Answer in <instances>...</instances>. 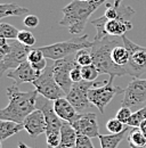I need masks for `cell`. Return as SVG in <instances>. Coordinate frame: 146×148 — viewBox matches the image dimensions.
<instances>
[{"mask_svg":"<svg viewBox=\"0 0 146 148\" xmlns=\"http://www.w3.org/2000/svg\"><path fill=\"white\" fill-rule=\"evenodd\" d=\"M39 92L22 91L17 84L7 88L8 105L0 111V120L23 123L24 120L36 110V100Z\"/></svg>","mask_w":146,"mask_h":148,"instance_id":"6da1fadb","label":"cell"},{"mask_svg":"<svg viewBox=\"0 0 146 148\" xmlns=\"http://www.w3.org/2000/svg\"><path fill=\"white\" fill-rule=\"evenodd\" d=\"M119 45H123L122 37L107 36L102 40H92L90 48L92 64L101 74H109L111 76H123L127 74L125 67L118 66L112 59V51Z\"/></svg>","mask_w":146,"mask_h":148,"instance_id":"7a4b0ae2","label":"cell"},{"mask_svg":"<svg viewBox=\"0 0 146 148\" xmlns=\"http://www.w3.org/2000/svg\"><path fill=\"white\" fill-rule=\"evenodd\" d=\"M107 0H90L79 1L72 0L63 9V18L59 21V25L69 29L71 34H80L85 30V26L92 13L97 10Z\"/></svg>","mask_w":146,"mask_h":148,"instance_id":"3957f363","label":"cell"},{"mask_svg":"<svg viewBox=\"0 0 146 148\" xmlns=\"http://www.w3.org/2000/svg\"><path fill=\"white\" fill-rule=\"evenodd\" d=\"M88 38H89L88 34H85L82 37L56 42L53 45H48V46H43V47H39V48L43 53L46 58L55 62V60L63 59V58L69 57L71 55H75L79 50L90 49L92 47V41H90Z\"/></svg>","mask_w":146,"mask_h":148,"instance_id":"277c9868","label":"cell"},{"mask_svg":"<svg viewBox=\"0 0 146 148\" xmlns=\"http://www.w3.org/2000/svg\"><path fill=\"white\" fill-rule=\"evenodd\" d=\"M91 24L96 27V36L94 40H102L105 37H123L126 32L132 29L131 21L125 18L105 19L103 16L91 19Z\"/></svg>","mask_w":146,"mask_h":148,"instance_id":"5b68a950","label":"cell"},{"mask_svg":"<svg viewBox=\"0 0 146 148\" xmlns=\"http://www.w3.org/2000/svg\"><path fill=\"white\" fill-rule=\"evenodd\" d=\"M123 45L129 51V62L125 66L127 74L134 77H140L146 73V47L132 42L126 36L122 37Z\"/></svg>","mask_w":146,"mask_h":148,"instance_id":"8992f818","label":"cell"},{"mask_svg":"<svg viewBox=\"0 0 146 148\" xmlns=\"http://www.w3.org/2000/svg\"><path fill=\"white\" fill-rule=\"evenodd\" d=\"M105 82L106 81L89 82V81H83V80L80 82H75L72 84L71 90L69 91V93L65 97L72 104L73 107L75 108V111L78 113H87L91 105L90 101H89V97H88L89 90L91 88L103 86Z\"/></svg>","mask_w":146,"mask_h":148,"instance_id":"52a82bcc","label":"cell"},{"mask_svg":"<svg viewBox=\"0 0 146 148\" xmlns=\"http://www.w3.org/2000/svg\"><path fill=\"white\" fill-rule=\"evenodd\" d=\"M36 88V90L41 95L43 98L48 100L55 101L58 98H63L66 96L64 90L59 87L57 81L55 80L54 73H53V65H48L45 71L40 74V76L33 81L32 83Z\"/></svg>","mask_w":146,"mask_h":148,"instance_id":"ba28073f","label":"cell"},{"mask_svg":"<svg viewBox=\"0 0 146 148\" xmlns=\"http://www.w3.org/2000/svg\"><path fill=\"white\" fill-rule=\"evenodd\" d=\"M123 92L125 90L114 84V76H110V80H107L103 86L91 88L88 93V97L91 105L96 106L98 111L103 114L105 107L111 103L113 97L118 93Z\"/></svg>","mask_w":146,"mask_h":148,"instance_id":"9c48e42d","label":"cell"},{"mask_svg":"<svg viewBox=\"0 0 146 148\" xmlns=\"http://www.w3.org/2000/svg\"><path fill=\"white\" fill-rule=\"evenodd\" d=\"M10 45V50L6 56L0 57V75L8 70H14L22 63L28 60V55L31 50L30 47L24 46L18 40H8Z\"/></svg>","mask_w":146,"mask_h":148,"instance_id":"30bf717a","label":"cell"},{"mask_svg":"<svg viewBox=\"0 0 146 148\" xmlns=\"http://www.w3.org/2000/svg\"><path fill=\"white\" fill-rule=\"evenodd\" d=\"M78 66L75 55H71L63 59L55 60L53 64V73L55 80L59 84V87L64 90V92L69 93L72 88V80H71V72L74 67Z\"/></svg>","mask_w":146,"mask_h":148,"instance_id":"8fae6325","label":"cell"},{"mask_svg":"<svg viewBox=\"0 0 146 148\" xmlns=\"http://www.w3.org/2000/svg\"><path fill=\"white\" fill-rule=\"evenodd\" d=\"M144 103H146V79L135 77L125 89L122 106L134 108Z\"/></svg>","mask_w":146,"mask_h":148,"instance_id":"7c38bea8","label":"cell"},{"mask_svg":"<svg viewBox=\"0 0 146 148\" xmlns=\"http://www.w3.org/2000/svg\"><path fill=\"white\" fill-rule=\"evenodd\" d=\"M78 134H83L89 138L99 137V128L97 122V115L95 113H78L70 121Z\"/></svg>","mask_w":146,"mask_h":148,"instance_id":"4fadbf2b","label":"cell"},{"mask_svg":"<svg viewBox=\"0 0 146 148\" xmlns=\"http://www.w3.org/2000/svg\"><path fill=\"white\" fill-rule=\"evenodd\" d=\"M36 108L41 110L43 115H45V120H46V124H47V130H46V136L49 134H56V133H61V129L63 127V120L56 114L54 110V105H52L49 103L48 99L42 98L40 99L38 97L36 100Z\"/></svg>","mask_w":146,"mask_h":148,"instance_id":"5bb4252c","label":"cell"},{"mask_svg":"<svg viewBox=\"0 0 146 148\" xmlns=\"http://www.w3.org/2000/svg\"><path fill=\"white\" fill-rule=\"evenodd\" d=\"M24 130L30 134V137L36 138L42 133H46L47 124L45 120V115L41 110L36 108L34 112H32L23 122Z\"/></svg>","mask_w":146,"mask_h":148,"instance_id":"9a60e30c","label":"cell"},{"mask_svg":"<svg viewBox=\"0 0 146 148\" xmlns=\"http://www.w3.org/2000/svg\"><path fill=\"white\" fill-rule=\"evenodd\" d=\"M42 72H38L36 70H34L32 67V65L25 60L24 63H22L18 67L8 71L7 76L12 80H14L15 84H21L24 82H31L33 83V81H36V79L40 76V74Z\"/></svg>","mask_w":146,"mask_h":148,"instance_id":"2e32d148","label":"cell"},{"mask_svg":"<svg viewBox=\"0 0 146 148\" xmlns=\"http://www.w3.org/2000/svg\"><path fill=\"white\" fill-rule=\"evenodd\" d=\"M54 110L56 114L64 121V122H70L73 117L78 114L73 105L67 100L66 97L58 98L54 101Z\"/></svg>","mask_w":146,"mask_h":148,"instance_id":"e0dca14e","label":"cell"},{"mask_svg":"<svg viewBox=\"0 0 146 148\" xmlns=\"http://www.w3.org/2000/svg\"><path fill=\"white\" fill-rule=\"evenodd\" d=\"M78 133L70 122H64L61 129V144L57 148H73L75 147Z\"/></svg>","mask_w":146,"mask_h":148,"instance_id":"ac0fdd59","label":"cell"},{"mask_svg":"<svg viewBox=\"0 0 146 148\" xmlns=\"http://www.w3.org/2000/svg\"><path fill=\"white\" fill-rule=\"evenodd\" d=\"M23 129H24L23 123L1 120L0 121V140H1V143L5 141L6 139H8L9 137L18 133L21 130Z\"/></svg>","mask_w":146,"mask_h":148,"instance_id":"d6986e66","label":"cell"},{"mask_svg":"<svg viewBox=\"0 0 146 148\" xmlns=\"http://www.w3.org/2000/svg\"><path fill=\"white\" fill-rule=\"evenodd\" d=\"M29 9L21 7L16 3H1L0 5V18L9 17V16H23L28 15Z\"/></svg>","mask_w":146,"mask_h":148,"instance_id":"ffe728a7","label":"cell"},{"mask_svg":"<svg viewBox=\"0 0 146 148\" xmlns=\"http://www.w3.org/2000/svg\"><path fill=\"white\" fill-rule=\"evenodd\" d=\"M127 130L125 129L122 132L120 133H115V134H99L98 139H99V143H101V146L102 148H116L119 146V144L123 140L126 133H127Z\"/></svg>","mask_w":146,"mask_h":148,"instance_id":"44dd1931","label":"cell"},{"mask_svg":"<svg viewBox=\"0 0 146 148\" xmlns=\"http://www.w3.org/2000/svg\"><path fill=\"white\" fill-rule=\"evenodd\" d=\"M127 140L130 148H146V134L139 128L131 130Z\"/></svg>","mask_w":146,"mask_h":148,"instance_id":"7402d4cb","label":"cell"},{"mask_svg":"<svg viewBox=\"0 0 146 148\" xmlns=\"http://www.w3.org/2000/svg\"><path fill=\"white\" fill-rule=\"evenodd\" d=\"M112 59L113 62L121 67H125L129 62V51L125 47V45L116 46L112 51Z\"/></svg>","mask_w":146,"mask_h":148,"instance_id":"603a6c76","label":"cell"},{"mask_svg":"<svg viewBox=\"0 0 146 148\" xmlns=\"http://www.w3.org/2000/svg\"><path fill=\"white\" fill-rule=\"evenodd\" d=\"M18 33L19 31L12 24H7V23L0 24V38L7 40H17Z\"/></svg>","mask_w":146,"mask_h":148,"instance_id":"cb8c5ba5","label":"cell"},{"mask_svg":"<svg viewBox=\"0 0 146 148\" xmlns=\"http://www.w3.org/2000/svg\"><path fill=\"white\" fill-rule=\"evenodd\" d=\"M146 120V106L138 110V111L134 112L131 117L128 121V125L132 127V128H139V125Z\"/></svg>","mask_w":146,"mask_h":148,"instance_id":"d4e9b609","label":"cell"},{"mask_svg":"<svg viewBox=\"0 0 146 148\" xmlns=\"http://www.w3.org/2000/svg\"><path fill=\"white\" fill-rule=\"evenodd\" d=\"M81 73H82V80L83 81H89V82H94L96 80V77L101 74L94 64L82 66L81 67Z\"/></svg>","mask_w":146,"mask_h":148,"instance_id":"484cf974","label":"cell"},{"mask_svg":"<svg viewBox=\"0 0 146 148\" xmlns=\"http://www.w3.org/2000/svg\"><path fill=\"white\" fill-rule=\"evenodd\" d=\"M75 59H76L78 65L81 66V67L92 64V57H91V54H90V49L79 50L75 54Z\"/></svg>","mask_w":146,"mask_h":148,"instance_id":"4316f807","label":"cell"},{"mask_svg":"<svg viewBox=\"0 0 146 148\" xmlns=\"http://www.w3.org/2000/svg\"><path fill=\"white\" fill-rule=\"evenodd\" d=\"M17 40L21 42V43H23L24 46H28V47H32V46H34V43H36V41L34 34H33L31 31H28V30L19 31Z\"/></svg>","mask_w":146,"mask_h":148,"instance_id":"83f0119b","label":"cell"},{"mask_svg":"<svg viewBox=\"0 0 146 148\" xmlns=\"http://www.w3.org/2000/svg\"><path fill=\"white\" fill-rule=\"evenodd\" d=\"M106 130L112 134L120 133V132H122L125 130V124L122 122H120L116 117L110 119L109 121L106 122Z\"/></svg>","mask_w":146,"mask_h":148,"instance_id":"f1b7e54d","label":"cell"},{"mask_svg":"<svg viewBox=\"0 0 146 148\" xmlns=\"http://www.w3.org/2000/svg\"><path fill=\"white\" fill-rule=\"evenodd\" d=\"M131 115H132V113L130 111V108H129V107H126V106H122L121 108L118 110L115 117H116L120 122H122L123 124H127L129 119L131 117Z\"/></svg>","mask_w":146,"mask_h":148,"instance_id":"f546056e","label":"cell"},{"mask_svg":"<svg viewBox=\"0 0 146 148\" xmlns=\"http://www.w3.org/2000/svg\"><path fill=\"white\" fill-rule=\"evenodd\" d=\"M46 57L43 55V53L40 50V48H36V49H31L29 55H28V62L30 64H36L41 62L42 59H45Z\"/></svg>","mask_w":146,"mask_h":148,"instance_id":"4dcf8cb0","label":"cell"},{"mask_svg":"<svg viewBox=\"0 0 146 148\" xmlns=\"http://www.w3.org/2000/svg\"><path fill=\"white\" fill-rule=\"evenodd\" d=\"M74 148H95L92 143H91V138L83 136V134H78L76 138V143H75V147Z\"/></svg>","mask_w":146,"mask_h":148,"instance_id":"1f68e13d","label":"cell"},{"mask_svg":"<svg viewBox=\"0 0 146 148\" xmlns=\"http://www.w3.org/2000/svg\"><path fill=\"white\" fill-rule=\"evenodd\" d=\"M23 23H24V25L26 27L33 29V27H36L39 25V17L36 16V15H26L24 21H23Z\"/></svg>","mask_w":146,"mask_h":148,"instance_id":"d6a6232c","label":"cell"},{"mask_svg":"<svg viewBox=\"0 0 146 148\" xmlns=\"http://www.w3.org/2000/svg\"><path fill=\"white\" fill-rule=\"evenodd\" d=\"M71 80H72L73 83L75 82H80L82 81V73H81V66H76L74 67L71 72Z\"/></svg>","mask_w":146,"mask_h":148,"instance_id":"836d02e7","label":"cell"},{"mask_svg":"<svg viewBox=\"0 0 146 148\" xmlns=\"http://www.w3.org/2000/svg\"><path fill=\"white\" fill-rule=\"evenodd\" d=\"M139 129L142 130V131L146 134V120L142 123V124H140V125H139Z\"/></svg>","mask_w":146,"mask_h":148,"instance_id":"e575fe53","label":"cell"},{"mask_svg":"<svg viewBox=\"0 0 146 148\" xmlns=\"http://www.w3.org/2000/svg\"><path fill=\"white\" fill-rule=\"evenodd\" d=\"M17 147H18V148H32V147H29L28 145H25L24 143H18Z\"/></svg>","mask_w":146,"mask_h":148,"instance_id":"d590c367","label":"cell"},{"mask_svg":"<svg viewBox=\"0 0 146 148\" xmlns=\"http://www.w3.org/2000/svg\"><path fill=\"white\" fill-rule=\"evenodd\" d=\"M79 1H90V0H79Z\"/></svg>","mask_w":146,"mask_h":148,"instance_id":"8d00e7d4","label":"cell"}]
</instances>
